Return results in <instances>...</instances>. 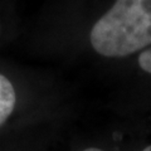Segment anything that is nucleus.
<instances>
[{
	"label": "nucleus",
	"mask_w": 151,
	"mask_h": 151,
	"mask_svg": "<svg viewBox=\"0 0 151 151\" xmlns=\"http://www.w3.org/2000/svg\"><path fill=\"white\" fill-rule=\"evenodd\" d=\"M139 64L141 69L151 74V48L144 50L139 55Z\"/></svg>",
	"instance_id": "nucleus-3"
},
{
	"label": "nucleus",
	"mask_w": 151,
	"mask_h": 151,
	"mask_svg": "<svg viewBox=\"0 0 151 151\" xmlns=\"http://www.w3.org/2000/svg\"><path fill=\"white\" fill-rule=\"evenodd\" d=\"M89 40L98 54L121 58L151 44V0H116L93 25Z\"/></svg>",
	"instance_id": "nucleus-1"
},
{
	"label": "nucleus",
	"mask_w": 151,
	"mask_h": 151,
	"mask_svg": "<svg viewBox=\"0 0 151 151\" xmlns=\"http://www.w3.org/2000/svg\"><path fill=\"white\" fill-rule=\"evenodd\" d=\"M17 103V94L12 82L0 74V126L8 120Z\"/></svg>",
	"instance_id": "nucleus-2"
},
{
	"label": "nucleus",
	"mask_w": 151,
	"mask_h": 151,
	"mask_svg": "<svg viewBox=\"0 0 151 151\" xmlns=\"http://www.w3.org/2000/svg\"><path fill=\"white\" fill-rule=\"evenodd\" d=\"M83 151H103V150H100V149H97V147H88V149L83 150ZM142 151H151V145L147 146V147H145Z\"/></svg>",
	"instance_id": "nucleus-4"
}]
</instances>
